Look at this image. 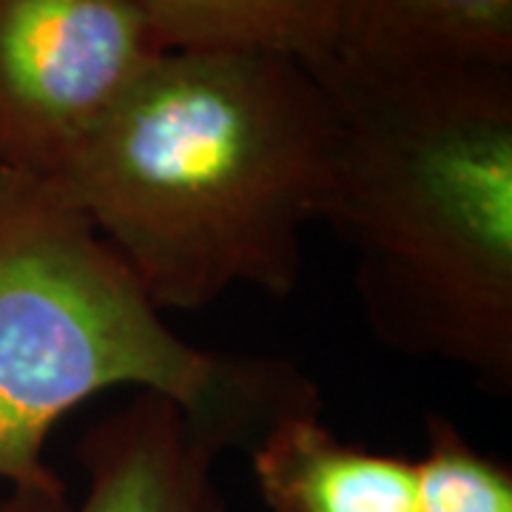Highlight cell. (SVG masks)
I'll return each instance as SVG.
<instances>
[{
  "mask_svg": "<svg viewBox=\"0 0 512 512\" xmlns=\"http://www.w3.org/2000/svg\"><path fill=\"white\" fill-rule=\"evenodd\" d=\"M333 146V100L302 60L168 49L55 180L157 311H200L231 288L291 296Z\"/></svg>",
  "mask_w": 512,
  "mask_h": 512,
  "instance_id": "1",
  "label": "cell"
},
{
  "mask_svg": "<svg viewBox=\"0 0 512 512\" xmlns=\"http://www.w3.org/2000/svg\"><path fill=\"white\" fill-rule=\"evenodd\" d=\"M336 146L322 220L384 348L512 393V69L322 72Z\"/></svg>",
  "mask_w": 512,
  "mask_h": 512,
  "instance_id": "2",
  "label": "cell"
},
{
  "mask_svg": "<svg viewBox=\"0 0 512 512\" xmlns=\"http://www.w3.org/2000/svg\"><path fill=\"white\" fill-rule=\"evenodd\" d=\"M114 387L225 421L245 441L319 407L291 365L188 345L55 177L0 168V481L66 493L43 447L57 421Z\"/></svg>",
  "mask_w": 512,
  "mask_h": 512,
  "instance_id": "3",
  "label": "cell"
},
{
  "mask_svg": "<svg viewBox=\"0 0 512 512\" xmlns=\"http://www.w3.org/2000/svg\"><path fill=\"white\" fill-rule=\"evenodd\" d=\"M160 52L128 0H0V168L55 177Z\"/></svg>",
  "mask_w": 512,
  "mask_h": 512,
  "instance_id": "4",
  "label": "cell"
},
{
  "mask_svg": "<svg viewBox=\"0 0 512 512\" xmlns=\"http://www.w3.org/2000/svg\"><path fill=\"white\" fill-rule=\"evenodd\" d=\"M239 441L225 421L137 393L77 444L86 495L72 512H228L214 467Z\"/></svg>",
  "mask_w": 512,
  "mask_h": 512,
  "instance_id": "5",
  "label": "cell"
},
{
  "mask_svg": "<svg viewBox=\"0 0 512 512\" xmlns=\"http://www.w3.org/2000/svg\"><path fill=\"white\" fill-rule=\"evenodd\" d=\"M461 69H512V0H336L325 72Z\"/></svg>",
  "mask_w": 512,
  "mask_h": 512,
  "instance_id": "6",
  "label": "cell"
},
{
  "mask_svg": "<svg viewBox=\"0 0 512 512\" xmlns=\"http://www.w3.org/2000/svg\"><path fill=\"white\" fill-rule=\"evenodd\" d=\"M271 512H419L413 461L342 441L316 410L276 419L251 444Z\"/></svg>",
  "mask_w": 512,
  "mask_h": 512,
  "instance_id": "7",
  "label": "cell"
},
{
  "mask_svg": "<svg viewBox=\"0 0 512 512\" xmlns=\"http://www.w3.org/2000/svg\"><path fill=\"white\" fill-rule=\"evenodd\" d=\"M160 49L268 52L325 72L333 57L336 0H128Z\"/></svg>",
  "mask_w": 512,
  "mask_h": 512,
  "instance_id": "8",
  "label": "cell"
},
{
  "mask_svg": "<svg viewBox=\"0 0 512 512\" xmlns=\"http://www.w3.org/2000/svg\"><path fill=\"white\" fill-rule=\"evenodd\" d=\"M413 470L419 512H512V470L478 453L453 421L427 419V450Z\"/></svg>",
  "mask_w": 512,
  "mask_h": 512,
  "instance_id": "9",
  "label": "cell"
},
{
  "mask_svg": "<svg viewBox=\"0 0 512 512\" xmlns=\"http://www.w3.org/2000/svg\"><path fill=\"white\" fill-rule=\"evenodd\" d=\"M0 512H72L66 493H40V490H9L0 501Z\"/></svg>",
  "mask_w": 512,
  "mask_h": 512,
  "instance_id": "10",
  "label": "cell"
}]
</instances>
